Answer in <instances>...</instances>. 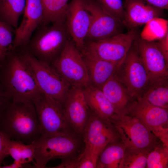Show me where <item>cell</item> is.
Listing matches in <instances>:
<instances>
[{
  "label": "cell",
  "instance_id": "cell-1",
  "mask_svg": "<svg viewBox=\"0 0 168 168\" xmlns=\"http://www.w3.org/2000/svg\"><path fill=\"white\" fill-rule=\"evenodd\" d=\"M0 83L6 96L11 101L33 104L43 94L17 49L9 50L0 58Z\"/></svg>",
  "mask_w": 168,
  "mask_h": 168
},
{
  "label": "cell",
  "instance_id": "cell-2",
  "mask_svg": "<svg viewBox=\"0 0 168 168\" xmlns=\"http://www.w3.org/2000/svg\"><path fill=\"white\" fill-rule=\"evenodd\" d=\"M0 130L11 139L34 143L41 134L34 104L10 101L0 117Z\"/></svg>",
  "mask_w": 168,
  "mask_h": 168
},
{
  "label": "cell",
  "instance_id": "cell-3",
  "mask_svg": "<svg viewBox=\"0 0 168 168\" xmlns=\"http://www.w3.org/2000/svg\"><path fill=\"white\" fill-rule=\"evenodd\" d=\"M41 25L27 45L21 47L38 59L51 65L71 39L65 20Z\"/></svg>",
  "mask_w": 168,
  "mask_h": 168
},
{
  "label": "cell",
  "instance_id": "cell-4",
  "mask_svg": "<svg viewBox=\"0 0 168 168\" xmlns=\"http://www.w3.org/2000/svg\"><path fill=\"white\" fill-rule=\"evenodd\" d=\"M34 166L45 168L50 161L60 159L62 161L77 157L84 147L82 136L75 132L54 136H41L34 143Z\"/></svg>",
  "mask_w": 168,
  "mask_h": 168
},
{
  "label": "cell",
  "instance_id": "cell-5",
  "mask_svg": "<svg viewBox=\"0 0 168 168\" xmlns=\"http://www.w3.org/2000/svg\"><path fill=\"white\" fill-rule=\"evenodd\" d=\"M19 51L30 69L42 93L63 105L70 85L51 65L41 61L24 49Z\"/></svg>",
  "mask_w": 168,
  "mask_h": 168
},
{
  "label": "cell",
  "instance_id": "cell-6",
  "mask_svg": "<svg viewBox=\"0 0 168 168\" xmlns=\"http://www.w3.org/2000/svg\"><path fill=\"white\" fill-rule=\"evenodd\" d=\"M41 130V136L74 132L65 115L63 105L43 94L33 104Z\"/></svg>",
  "mask_w": 168,
  "mask_h": 168
},
{
  "label": "cell",
  "instance_id": "cell-7",
  "mask_svg": "<svg viewBox=\"0 0 168 168\" xmlns=\"http://www.w3.org/2000/svg\"><path fill=\"white\" fill-rule=\"evenodd\" d=\"M126 114L138 119L168 147V109L154 105L138 97L129 104Z\"/></svg>",
  "mask_w": 168,
  "mask_h": 168
},
{
  "label": "cell",
  "instance_id": "cell-8",
  "mask_svg": "<svg viewBox=\"0 0 168 168\" xmlns=\"http://www.w3.org/2000/svg\"><path fill=\"white\" fill-rule=\"evenodd\" d=\"M51 66L72 86L83 88L91 84L82 54L72 39Z\"/></svg>",
  "mask_w": 168,
  "mask_h": 168
},
{
  "label": "cell",
  "instance_id": "cell-9",
  "mask_svg": "<svg viewBox=\"0 0 168 168\" xmlns=\"http://www.w3.org/2000/svg\"><path fill=\"white\" fill-rule=\"evenodd\" d=\"M110 121L114 126L121 141L127 147L153 149L162 142L134 117L127 114L118 115Z\"/></svg>",
  "mask_w": 168,
  "mask_h": 168
},
{
  "label": "cell",
  "instance_id": "cell-10",
  "mask_svg": "<svg viewBox=\"0 0 168 168\" xmlns=\"http://www.w3.org/2000/svg\"><path fill=\"white\" fill-rule=\"evenodd\" d=\"M138 37L136 30H130L105 39L86 43L84 48L119 67Z\"/></svg>",
  "mask_w": 168,
  "mask_h": 168
},
{
  "label": "cell",
  "instance_id": "cell-11",
  "mask_svg": "<svg viewBox=\"0 0 168 168\" xmlns=\"http://www.w3.org/2000/svg\"><path fill=\"white\" fill-rule=\"evenodd\" d=\"M135 41L114 75L134 98L140 96L149 82L147 72L140 60Z\"/></svg>",
  "mask_w": 168,
  "mask_h": 168
},
{
  "label": "cell",
  "instance_id": "cell-12",
  "mask_svg": "<svg viewBox=\"0 0 168 168\" xmlns=\"http://www.w3.org/2000/svg\"><path fill=\"white\" fill-rule=\"evenodd\" d=\"M86 9L91 16L90 27L84 40L86 43L105 39L122 33L124 25L106 12L94 0H84Z\"/></svg>",
  "mask_w": 168,
  "mask_h": 168
},
{
  "label": "cell",
  "instance_id": "cell-13",
  "mask_svg": "<svg viewBox=\"0 0 168 168\" xmlns=\"http://www.w3.org/2000/svg\"><path fill=\"white\" fill-rule=\"evenodd\" d=\"M82 137L84 147L99 155L108 144L121 140L117 129L111 121L91 111Z\"/></svg>",
  "mask_w": 168,
  "mask_h": 168
},
{
  "label": "cell",
  "instance_id": "cell-14",
  "mask_svg": "<svg viewBox=\"0 0 168 168\" xmlns=\"http://www.w3.org/2000/svg\"><path fill=\"white\" fill-rule=\"evenodd\" d=\"M91 16L86 9L84 0H72L68 3L65 14V24L76 47L81 52L88 32Z\"/></svg>",
  "mask_w": 168,
  "mask_h": 168
},
{
  "label": "cell",
  "instance_id": "cell-15",
  "mask_svg": "<svg viewBox=\"0 0 168 168\" xmlns=\"http://www.w3.org/2000/svg\"><path fill=\"white\" fill-rule=\"evenodd\" d=\"M63 106L66 118L72 130L82 136L90 114L83 88L72 86Z\"/></svg>",
  "mask_w": 168,
  "mask_h": 168
},
{
  "label": "cell",
  "instance_id": "cell-16",
  "mask_svg": "<svg viewBox=\"0 0 168 168\" xmlns=\"http://www.w3.org/2000/svg\"><path fill=\"white\" fill-rule=\"evenodd\" d=\"M140 60L147 72L149 82L167 79L168 64L157 48L155 41L138 37L135 41Z\"/></svg>",
  "mask_w": 168,
  "mask_h": 168
},
{
  "label": "cell",
  "instance_id": "cell-17",
  "mask_svg": "<svg viewBox=\"0 0 168 168\" xmlns=\"http://www.w3.org/2000/svg\"><path fill=\"white\" fill-rule=\"evenodd\" d=\"M22 21L15 29L13 49L24 47L29 42L34 31L41 25L44 15L41 0H26Z\"/></svg>",
  "mask_w": 168,
  "mask_h": 168
},
{
  "label": "cell",
  "instance_id": "cell-18",
  "mask_svg": "<svg viewBox=\"0 0 168 168\" xmlns=\"http://www.w3.org/2000/svg\"><path fill=\"white\" fill-rule=\"evenodd\" d=\"M124 8L123 23L129 30H136L155 18L161 17L163 11L143 0H125Z\"/></svg>",
  "mask_w": 168,
  "mask_h": 168
},
{
  "label": "cell",
  "instance_id": "cell-19",
  "mask_svg": "<svg viewBox=\"0 0 168 168\" xmlns=\"http://www.w3.org/2000/svg\"><path fill=\"white\" fill-rule=\"evenodd\" d=\"M81 53L88 70L91 84L101 89L115 74L119 67L101 58L85 49L84 48Z\"/></svg>",
  "mask_w": 168,
  "mask_h": 168
},
{
  "label": "cell",
  "instance_id": "cell-20",
  "mask_svg": "<svg viewBox=\"0 0 168 168\" xmlns=\"http://www.w3.org/2000/svg\"><path fill=\"white\" fill-rule=\"evenodd\" d=\"M90 111L97 115L110 120L118 114L101 89L90 84L83 88Z\"/></svg>",
  "mask_w": 168,
  "mask_h": 168
},
{
  "label": "cell",
  "instance_id": "cell-21",
  "mask_svg": "<svg viewBox=\"0 0 168 168\" xmlns=\"http://www.w3.org/2000/svg\"><path fill=\"white\" fill-rule=\"evenodd\" d=\"M101 89L118 114H126L128 107L134 98L114 75L105 83Z\"/></svg>",
  "mask_w": 168,
  "mask_h": 168
},
{
  "label": "cell",
  "instance_id": "cell-22",
  "mask_svg": "<svg viewBox=\"0 0 168 168\" xmlns=\"http://www.w3.org/2000/svg\"><path fill=\"white\" fill-rule=\"evenodd\" d=\"M138 97L154 105L168 109V78L148 82Z\"/></svg>",
  "mask_w": 168,
  "mask_h": 168
},
{
  "label": "cell",
  "instance_id": "cell-23",
  "mask_svg": "<svg viewBox=\"0 0 168 168\" xmlns=\"http://www.w3.org/2000/svg\"><path fill=\"white\" fill-rule=\"evenodd\" d=\"M126 147L119 140L108 144L100 154L97 168H119Z\"/></svg>",
  "mask_w": 168,
  "mask_h": 168
},
{
  "label": "cell",
  "instance_id": "cell-24",
  "mask_svg": "<svg viewBox=\"0 0 168 168\" xmlns=\"http://www.w3.org/2000/svg\"><path fill=\"white\" fill-rule=\"evenodd\" d=\"M26 2V0H0V21L16 29L19 18L24 13Z\"/></svg>",
  "mask_w": 168,
  "mask_h": 168
},
{
  "label": "cell",
  "instance_id": "cell-25",
  "mask_svg": "<svg viewBox=\"0 0 168 168\" xmlns=\"http://www.w3.org/2000/svg\"><path fill=\"white\" fill-rule=\"evenodd\" d=\"M43 5L44 15L41 25L63 21L69 0H41Z\"/></svg>",
  "mask_w": 168,
  "mask_h": 168
},
{
  "label": "cell",
  "instance_id": "cell-26",
  "mask_svg": "<svg viewBox=\"0 0 168 168\" xmlns=\"http://www.w3.org/2000/svg\"><path fill=\"white\" fill-rule=\"evenodd\" d=\"M7 151L14 161L22 164L34 162L35 146L34 143L26 144L20 141L10 139Z\"/></svg>",
  "mask_w": 168,
  "mask_h": 168
},
{
  "label": "cell",
  "instance_id": "cell-27",
  "mask_svg": "<svg viewBox=\"0 0 168 168\" xmlns=\"http://www.w3.org/2000/svg\"><path fill=\"white\" fill-rule=\"evenodd\" d=\"M153 149L126 147L119 168H145L149 153Z\"/></svg>",
  "mask_w": 168,
  "mask_h": 168
},
{
  "label": "cell",
  "instance_id": "cell-28",
  "mask_svg": "<svg viewBox=\"0 0 168 168\" xmlns=\"http://www.w3.org/2000/svg\"><path fill=\"white\" fill-rule=\"evenodd\" d=\"M145 25L140 37L145 40H158L168 32V20L161 17L155 18Z\"/></svg>",
  "mask_w": 168,
  "mask_h": 168
},
{
  "label": "cell",
  "instance_id": "cell-29",
  "mask_svg": "<svg viewBox=\"0 0 168 168\" xmlns=\"http://www.w3.org/2000/svg\"><path fill=\"white\" fill-rule=\"evenodd\" d=\"M146 168H168V147L162 143L155 146L148 154Z\"/></svg>",
  "mask_w": 168,
  "mask_h": 168
},
{
  "label": "cell",
  "instance_id": "cell-30",
  "mask_svg": "<svg viewBox=\"0 0 168 168\" xmlns=\"http://www.w3.org/2000/svg\"><path fill=\"white\" fill-rule=\"evenodd\" d=\"M94 0L105 12L123 23L124 8L122 0Z\"/></svg>",
  "mask_w": 168,
  "mask_h": 168
},
{
  "label": "cell",
  "instance_id": "cell-31",
  "mask_svg": "<svg viewBox=\"0 0 168 168\" xmlns=\"http://www.w3.org/2000/svg\"><path fill=\"white\" fill-rule=\"evenodd\" d=\"M15 30L10 25L0 21V54L2 56L13 49Z\"/></svg>",
  "mask_w": 168,
  "mask_h": 168
},
{
  "label": "cell",
  "instance_id": "cell-32",
  "mask_svg": "<svg viewBox=\"0 0 168 168\" xmlns=\"http://www.w3.org/2000/svg\"><path fill=\"white\" fill-rule=\"evenodd\" d=\"M99 155L92 150L84 149L76 159L75 168H95Z\"/></svg>",
  "mask_w": 168,
  "mask_h": 168
},
{
  "label": "cell",
  "instance_id": "cell-33",
  "mask_svg": "<svg viewBox=\"0 0 168 168\" xmlns=\"http://www.w3.org/2000/svg\"><path fill=\"white\" fill-rule=\"evenodd\" d=\"M10 139L0 130V163L8 155L7 146Z\"/></svg>",
  "mask_w": 168,
  "mask_h": 168
},
{
  "label": "cell",
  "instance_id": "cell-34",
  "mask_svg": "<svg viewBox=\"0 0 168 168\" xmlns=\"http://www.w3.org/2000/svg\"><path fill=\"white\" fill-rule=\"evenodd\" d=\"M155 42L157 48L168 64V32L163 37Z\"/></svg>",
  "mask_w": 168,
  "mask_h": 168
},
{
  "label": "cell",
  "instance_id": "cell-35",
  "mask_svg": "<svg viewBox=\"0 0 168 168\" xmlns=\"http://www.w3.org/2000/svg\"><path fill=\"white\" fill-rule=\"evenodd\" d=\"M150 5L162 10L168 9V0H143Z\"/></svg>",
  "mask_w": 168,
  "mask_h": 168
},
{
  "label": "cell",
  "instance_id": "cell-36",
  "mask_svg": "<svg viewBox=\"0 0 168 168\" xmlns=\"http://www.w3.org/2000/svg\"><path fill=\"white\" fill-rule=\"evenodd\" d=\"M10 101L6 96L3 89L0 83V117L6 106Z\"/></svg>",
  "mask_w": 168,
  "mask_h": 168
},
{
  "label": "cell",
  "instance_id": "cell-37",
  "mask_svg": "<svg viewBox=\"0 0 168 168\" xmlns=\"http://www.w3.org/2000/svg\"><path fill=\"white\" fill-rule=\"evenodd\" d=\"M0 168H35L34 166L30 165L28 163L22 164L14 161L9 165L0 166Z\"/></svg>",
  "mask_w": 168,
  "mask_h": 168
},
{
  "label": "cell",
  "instance_id": "cell-38",
  "mask_svg": "<svg viewBox=\"0 0 168 168\" xmlns=\"http://www.w3.org/2000/svg\"><path fill=\"white\" fill-rule=\"evenodd\" d=\"M3 56H2L0 54V58H1V57H2Z\"/></svg>",
  "mask_w": 168,
  "mask_h": 168
}]
</instances>
